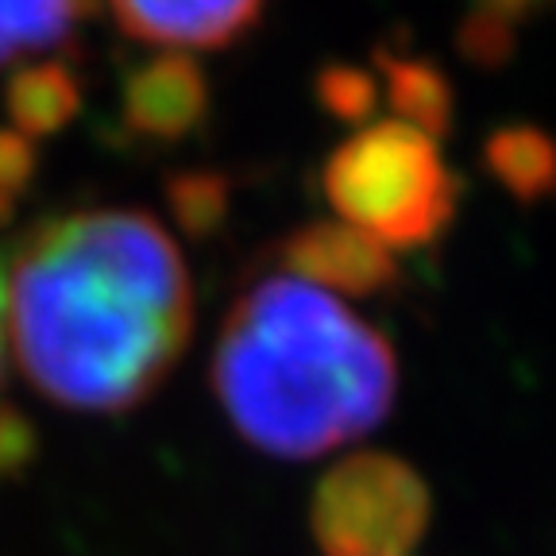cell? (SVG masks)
<instances>
[{
    "label": "cell",
    "instance_id": "10",
    "mask_svg": "<svg viewBox=\"0 0 556 556\" xmlns=\"http://www.w3.org/2000/svg\"><path fill=\"white\" fill-rule=\"evenodd\" d=\"M491 170L521 198H538L556 182V148L541 131H503L491 139Z\"/></svg>",
    "mask_w": 556,
    "mask_h": 556
},
{
    "label": "cell",
    "instance_id": "6",
    "mask_svg": "<svg viewBox=\"0 0 556 556\" xmlns=\"http://www.w3.org/2000/svg\"><path fill=\"white\" fill-rule=\"evenodd\" d=\"M282 270L309 278L332 294H379L399 278L394 252L340 220L305 225L282 243Z\"/></svg>",
    "mask_w": 556,
    "mask_h": 556
},
{
    "label": "cell",
    "instance_id": "4",
    "mask_svg": "<svg viewBox=\"0 0 556 556\" xmlns=\"http://www.w3.org/2000/svg\"><path fill=\"white\" fill-rule=\"evenodd\" d=\"M433 514L426 479L387 452L348 456L313 491L309 526L325 556H402Z\"/></svg>",
    "mask_w": 556,
    "mask_h": 556
},
{
    "label": "cell",
    "instance_id": "14",
    "mask_svg": "<svg viewBox=\"0 0 556 556\" xmlns=\"http://www.w3.org/2000/svg\"><path fill=\"white\" fill-rule=\"evenodd\" d=\"M174 201L182 220H217V178H186L174 186Z\"/></svg>",
    "mask_w": 556,
    "mask_h": 556
},
{
    "label": "cell",
    "instance_id": "8",
    "mask_svg": "<svg viewBox=\"0 0 556 556\" xmlns=\"http://www.w3.org/2000/svg\"><path fill=\"white\" fill-rule=\"evenodd\" d=\"M93 0H0V66L74 43Z\"/></svg>",
    "mask_w": 556,
    "mask_h": 556
},
{
    "label": "cell",
    "instance_id": "13",
    "mask_svg": "<svg viewBox=\"0 0 556 556\" xmlns=\"http://www.w3.org/2000/svg\"><path fill=\"white\" fill-rule=\"evenodd\" d=\"M321 93L340 116H364L367 104H371V81L364 74H356V70H337V74L325 78Z\"/></svg>",
    "mask_w": 556,
    "mask_h": 556
},
{
    "label": "cell",
    "instance_id": "12",
    "mask_svg": "<svg viewBox=\"0 0 556 556\" xmlns=\"http://www.w3.org/2000/svg\"><path fill=\"white\" fill-rule=\"evenodd\" d=\"M31 178V148L20 131H0V220L9 213V198Z\"/></svg>",
    "mask_w": 556,
    "mask_h": 556
},
{
    "label": "cell",
    "instance_id": "15",
    "mask_svg": "<svg viewBox=\"0 0 556 556\" xmlns=\"http://www.w3.org/2000/svg\"><path fill=\"white\" fill-rule=\"evenodd\" d=\"M479 4H486L491 16H498V12H526L533 4H545V0H479Z\"/></svg>",
    "mask_w": 556,
    "mask_h": 556
},
{
    "label": "cell",
    "instance_id": "5",
    "mask_svg": "<svg viewBox=\"0 0 556 556\" xmlns=\"http://www.w3.org/2000/svg\"><path fill=\"white\" fill-rule=\"evenodd\" d=\"M267 0H109L116 24L163 51H217L260 20Z\"/></svg>",
    "mask_w": 556,
    "mask_h": 556
},
{
    "label": "cell",
    "instance_id": "7",
    "mask_svg": "<svg viewBox=\"0 0 556 556\" xmlns=\"http://www.w3.org/2000/svg\"><path fill=\"white\" fill-rule=\"evenodd\" d=\"M208 109V86L198 62L186 54H159L124 81V121L151 139H182Z\"/></svg>",
    "mask_w": 556,
    "mask_h": 556
},
{
    "label": "cell",
    "instance_id": "3",
    "mask_svg": "<svg viewBox=\"0 0 556 556\" xmlns=\"http://www.w3.org/2000/svg\"><path fill=\"white\" fill-rule=\"evenodd\" d=\"M321 186L340 225L387 252L429 248L456 213V178L433 136L399 116L348 136L325 163Z\"/></svg>",
    "mask_w": 556,
    "mask_h": 556
},
{
    "label": "cell",
    "instance_id": "9",
    "mask_svg": "<svg viewBox=\"0 0 556 556\" xmlns=\"http://www.w3.org/2000/svg\"><path fill=\"white\" fill-rule=\"evenodd\" d=\"M78 109V81L62 62H35L9 81V116L20 136H47Z\"/></svg>",
    "mask_w": 556,
    "mask_h": 556
},
{
    "label": "cell",
    "instance_id": "2",
    "mask_svg": "<svg viewBox=\"0 0 556 556\" xmlns=\"http://www.w3.org/2000/svg\"><path fill=\"white\" fill-rule=\"evenodd\" d=\"M213 391L255 448L309 460L391 414V340L332 290L290 270L240 294L213 356Z\"/></svg>",
    "mask_w": 556,
    "mask_h": 556
},
{
    "label": "cell",
    "instance_id": "1",
    "mask_svg": "<svg viewBox=\"0 0 556 556\" xmlns=\"http://www.w3.org/2000/svg\"><path fill=\"white\" fill-rule=\"evenodd\" d=\"M190 325L178 243L136 208L43 220L4 282V337L27 382L86 414L139 406L178 364Z\"/></svg>",
    "mask_w": 556,
    "mask_h": 556
},
{
    "label": "cell",
    "instance_id": "11",
    "mask_svg": "<svg viewBox=\"0 0 556 556\" xmlns=\"http://www.w3.org/2000/svg\"><path fill=\"white\" fill-rule=\"evenodd\" d=\"M387 78H391V93L399 104V121L426 128L429 136L448 124V86L433 66L421 62H387Z\"/></svg>",
    "mask_w": 556,
    "mask_h": 556
}]
</instances>
